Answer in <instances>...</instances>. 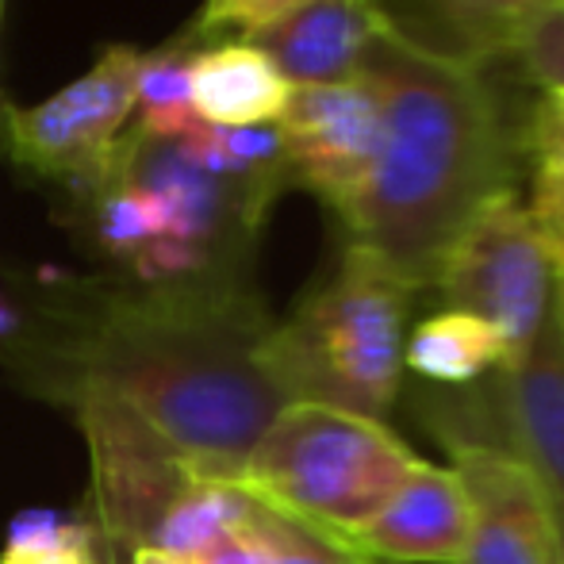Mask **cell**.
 Wrapping results in <instances>:
<instances>
[{
	"mask_svg": "<svg viewBox=\"0 0 564 564\" xmlns=\"http://www.w3.org/2000/svg\"><path fill=\"white\" fill-rule=\"evenodd\" d=\"M15 327L0 372L66 415L116 408L139 419L200 480L230 484L289 408L265 369L273 315L246 276L134 281L97 273H4Z\"/></svg>",
	"mask_w": 564,
	"mask_h": 564,
	"instance_id": "cell-1",
	"label": "cell"
},
{
	"mask_svg": "<svg viewBox=\"0 0 564 564\" xmlns=\"http://www.w3.org/2000/svg\"><path fill=\"white\" fill-rule=\"evenodd\" d=\"M377 93V150L335 212L349 242L377 253L415 292L484 200L511 188V139L473 54H449L388 23L361 66Z\"/></svg>",
	"mask_w": 564,
	"mask_h": 564,
	"instance_id": "cell-2",
	"label": "cell"
},
{
	"mask_svg": "<svg viewBox=\"0 0 564 564\" xmlns=\"http://www.w3.org/2000/svg\"><path fill=\"white\" fill-rule=\"evenodd\" d=\"M415 296L377 253L346 242L330 276L289 319H273L265 338V369L284 403H319L388 423L408 384L403 341Z\"/></svg>",
	"mask_w": 564,
	"mask_h": 564,
	"instance_id": "cell-3",
	"label": "cell"
},
{
	"mask_svg": "<svg viewBox=\"0 0 564 564\" xmlns=\"http://www.w3.org/2000/svg\"><path fill=\"white\" fill-rule=\"evenodd\" d=\"M415 460L419 453L384 419L289 403L246 453L230 488L338 542L400 488Z\"/></svg>",
	"mask_w": 564,
	"mask_h": 564,
	"instance_id": "cell-4",
	"label": "cell"
},
{
	"mask_svg": "<svg viewBox=\"0 0 564 564\" xmlns=\"http://www.w3.org/2000/svg\"><path fill=\"white\" fill-rule=\"evenodd\" d=\"M408 415L442 449L484 446L527 465L564 514V346L557 319L545 323L519 365L488 372L468 388H423Z\"/></svg>",
	"mask_w": 564,
	"mask_h": 564,
	"instance_id": "cell-5",
	"label": "cell"
},
{
	"mask_svg": "<svg viewBox=\"0 0 564 564\" xmlns=\"http://www.w3.org/2000/svg\"><path fill=\"white\" fill-rule=\"evenodd\" d=\"M446 307L484 319L519 365L553 319L557 273L514 188H503L460 227L434 276Z\"/></svg>",
	"mask_w": 564,
	"mask_h": 564,
	"instance_id": "cell-6",
	"label": "cell"
},
{
	"mask_svg": "<svg viewBox=\"0 0 564 564\" xmlns=\"http://www.w3.org/2000/svg\"><path fill=\"white\" fill-rule=\"evenodd\" d=\"M139 46H105L100 58L31 108L4 105L0 147L12 165L54 181L66 193L97 185L116 165L127 119L139 105Z\"/></svg>",
	"mask_w": 564,
	"mask_h": 564,
	"instance_id": "cell-7",
	"label": "cell"
},
{
	"mask_svg": "<svg viewBox=\"0 0 564 564\" xmlns=\"http://www.w3.org/2000/svg\"><path fill=\"white\" fill-rule=\"evenodd\" d=\"M89 446V496L82 511L93 519L112 564L150 550L170 507L200 476L165 446L150 426L116 408H82L69 415Z\"/></svg>",
	"mask_w": 564,
	"mask_h": 564,
	"instance_id": "cell-8",
	"label": "cell"
},
{
	"mask_svg": "<svg viewBox=\"0 0 564 564\" xmlns=\"http://www.w3.org/2000/svg\"><path fill=\"white\" fill-rule=\"evenodd\" d=\"M442 453L468 499L460 564H564L561 511L527 465L484 446Z\"/></svg>",
	"mask_w": 564,
	"mask_h": 564,
	"instance_id": "cell-9",
	"label": "cell"
},
{
	"mask_svg": "<svg viewBox=\"0 0 564 564\" xmlns=\"http://www.w3.org/2000/svg\"><path fill=\"white\" fill-rule=\"evenodd\" d=\"M377 93L357 69L346 82L292 89L276 119L289 181L312 188L330 212H341L365 181L377 150Z\"/></svg>",
	"mask_w": 564,
	"mask_h": 564,
	"instance_id": "cell-10",
	"label": "cell"
},
{
	"mask_svg": "<svg viewBox=\"0 0 564 564\" xmlns=\"http://www.w3.org/2000/svg\"><path fill=\"white\" fill-rule=\"evenodd\" d=\"M465 542V488L449 465L423 457L361 527L338 538L341 550L372 564H460Z\"/></svg>",
	"mask_w": 564,
	"mask_h": 564,
	"instance_id": "cell-11",
	"label": "cell"
},
{
	"mask_svg": "<svg viewBox=\"0 0 564 564\" xmlns=\"http://www.w3.org/2000/svg\"><path fill=\"white\" fill-rule=\"evenodd\" d=\"M388 23L377 0H307L246 35V43L258 46L292 89H304L354 77Z\"/></svg>",
	"mask_w": 564,
	"mask_h": 564,
	"instance_id": "cell-12",
	"label": "cell"
},
{
	"mask_svg": "<svg viewBox=\"0 0 564 564\" xmlns=\"http://www.w3.org/2000/svg\"><path fill=\"white\" fill-rule=\"evenodd\" d=\"M193 112L212 127H273L284 116L292 85L246 39L212 43L188 66Z\"/></svg>",
	"mask_w": 564,
	"mask_h": 564,
	"instance_id": "cell-13",
	"label": "cell"
},
{
	"mask_svg": "<svg viewBox=\"0 0 564 564\" xmlns=\"http://www.w3.org/2000/svg\"><path fill=\"white\" fill-rule=\"evenodd\" d=\"M503 338L484 319L453 307H442L438 315L411 327L403 341V372L423 388H468L503 369Z\"/></svg>",
	"mask_w": 564,
	"mask_h": 564,
	"instance_id": "cell-14",
	"label": "cell"
},
{
	"mask_svg": "<svg viewBox=\"0 0 564 564\" xmlns=\"http://www.w3.org/2000/svg\"><path fill=\"white\" fill-rule=\"evenodd\" d=\"M0 564H112L89 514L31 507L4 530Z\"/></svg>",
	"mask_w": 564,
	"mask_h": 564,
	"instance_id": "cell-15",
	"label": "cell"
},
{
	"mask_svg": "<svg viewBox=\"0 0 564 564\" xmlns=\"http://www.w3.org/2000/svg\"><path fill=\"white\" fill-rule=\"evenodd\" d=\"M188 66H193V51H185V43L142 54L139 105H134L139 127H134V131L150 134V139L177 142L181 134L196 123L193 89H188Z\"/></svg>",
	"mask_w": 564,
	"mask_h": 564,
	"instance_id": "cell-16",
	"label": "cell"
},
{
	"mask_svg": "<svg viewBox=\"0 0 564 564\" xmlns=\"http://www.w3.org/2000/svg\"><path fill=\"white\" fill-rule=\"evenodd\" d=\"M545 4L550 0H434L438 15L457 31V39L473 51V58L499 51L514 54Z\"/></svg>",
	"mask_w": 564,
	"mask_h": 564,
	"instance_id": "cell-17",
	"label": "cell"
},
{
	"mask_svg": "<svg viewBox=\"0 0 564 564\" xmlns=\"http://www.w3.org/2000/svg\"><path fill=\"white\" fill-rule=\"evenodd\" d=\"M246 522L265 538L269 553H273V564H361L354 553H346L338 542H330L327 534L304 527V522L284 519V514L269 511V507L253 503V499H250V507H246Z\"/></svg>",
	"mask_w": 564,
	"mask_h": 564,
	"instance_id": "cell-18",
	"label": "cell"
},
{
	"mask_svg": "<svg viewBox=\"0 0 564 564\" xmlns=\"http://www.w3.org/2000/svg\"><path fill=\"white\" fill-rule=\"evenodd\" d=\"M307 4V0H204L200 12H196L193 28L185 31L181 43H193V39H219L227 31L238 35H253V31L269 28L273 20L289 15L292 8Z\"/></svg>",
	"mask_w": 564,
	"mask_h": 564,
	"instance_id": "cell-19",
	"label": "cell"
},
{
	"mask_svg": "<svg viewBox=\"0 0 564 564\" xmlns=\"http://www.w3.org/2000/svg\"><path fill=\"white\" fill-rule=\"evenodd\" d=\"M519 54L545 93H564V0H550L519 43Z\"/></svg>",
	"mask_w": 564,
	"mask_h": 564,
	"instance_id": "cell-20",
	"label": "cell"
},
{
	"mask_svg": "<svg viewBox=\"0 0 564 564\" xmlns=\"http://www.w3.org/2000/svg\"><path fill=\"white\" fill-rule=\"evenodd\" d=\"M530 219L538 227L545 253L553 261V273H564V173L538 162L534 170V200L527 204Z\"/></svg>",
	"mask_w": 564,
	"mask_h": 564,
	"instance_id": "cell-21",
	"label": "cell"
},
{
	"mask_svg": "<svg viewBox=\"0 0 564 564\" xmlns=\"http://www.w3.org/2000/svg\"><path fill=\"white\" fill-rule=\"evenodd\" d=\"M188 564H273V553H269L265 538L242 519L235 530H227L224 538L204 545Z\"/></svg>",
	"mask_w": 564,
	"mask_h": 564,
	"instance_id": "cell-22",
	"label": "cell"
},
{
	"mask_svg": "<svg viewBox=\"0 0 564 564\" xmlns=\"http://www.w3.org/2000/svg\"><path fill=\"white\" fill-rule=\"evenodd\" d=\"M530 131H534L538 162H545L564 173V93H545Z\"/></svg>",
	"mask_w": 564,
	"mask_h": 564,
	"instance_id": "cell-23",
	"label": "cell"
},
{
	"mask_svg": "<svg viewBox=\"0 0 564 564\" xmlns=\"http://www.w3.org/2000/svg\"><path fill=\"white\" fill-rule=\"evenodd\" d=\"M127 564H188V561L173 557V553H162V550H139V553H131Z\"/></svg>",
	"mask_w": 564,
	"mask_h": 564,
	"instance_id": "cell-24",
	"label": "cell"
},
{
	"mask_svg": "<svg viewBox=\"0 0 564 564\" xmlns=\"http://www.w3.org/2000/svg\"><path fill=\"white\" fill-rule=\"evenodd\" d=\"M12 327H15V304L8 300V292L0 289V341L12 335Z\"/></svg>",
	"mask_w": 564,
	"mask_h": 564,
	"instance_id": "cell-25",
	"label": "cell"
},
{
	"mask_svg": "<svg viewBox=\"0 0 564 564\" xmlns=\"http://www.w3.org/2000/svg\"><path fill=\"white\" fill-rule=\"evenodd\" d=\"M553 319H557V335L564 346V273H557V292H553Z\"/></svg>",
	"mask_w": 564,
	"mask_h": 564,
	"instance_id": "cell-26",
	"label": "cell"
},
{
	"mask_svg": "<svg viewBox=\"0 0 564 564\" xmlns=\"http://www.w3.org/2000/svg\"><path fill=\"white\" fill-rule=\"evenodd\" d=\"M4 15H8V0H0V39H4ZM4 93H0V123H4Z\"/></svg>",
	"mask_w": 564,
	"mask_h": 564,
	"instance_id": "cell-27",
	"label": "cell"
},
{
	"mask_svg": "<svg viewBox=\"0 0 564 564\" xmlns=\"http://www.w3.org/2000/svg\"><path fill=\"white\" fill-rule=\"evenodd\" d=\"M561 545H564V514H561Z\"/></svg>",
	"mask_w": 564,
	"mask_h": 564,
	"instance_id": "cell-28",
	"label": "cell"
},
{
	"mask_svg": "<svg viewBox=\"0 0 564 564\" xmlns=\"http://www.w3.org/2000/svg\"><path fill=\"white\" fill-rule=\"evenodd\" d=\"M357 561H361V557H357ZM361 564H372V561H361Z\"/></svg>",
	"mask_w": 564,
	"mask_h": 564,
	"instance_id": "cell-29",
	"label": "cell"
}]
</instances>
